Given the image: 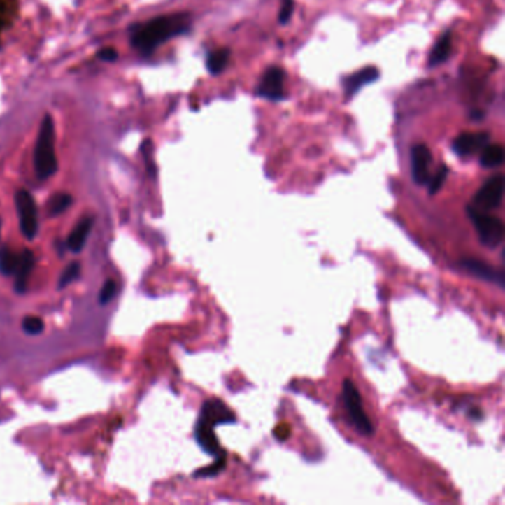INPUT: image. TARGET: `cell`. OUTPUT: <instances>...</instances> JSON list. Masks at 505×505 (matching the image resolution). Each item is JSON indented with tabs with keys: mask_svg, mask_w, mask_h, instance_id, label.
Here are the masks:
<instances>
[{
	"mask_svg": "<svg viewBox=\"0 0 505 505\" xmlns=\"http://www.w3.org/2000/svg\"><path fill=\"white\" fill-rule=\"evenodd\" d=\"M294 0H282V8L279 12V22L280 24H287V21L290 20L294 14Z\"/></svg>",
	"mask_w": 505,
	"mask_h": 505,
	"instance_id": "484cf974",
	"label": "cell"
},
{
	"mask_svg": "<svg viewBox=\"0 0 505 505\" xmlns=\"http://www.w3.org/2000/svg\"><path fill=\"white\" fill-rule=\"evenodd\" d=\"M257 92L271 101L282 99L285 97V71L279 67H270L264 73Z\"/></svg>",
	"mask_w": 505,
	"mask_h": 505,
	"instance_id": "52a82bcc",
	"label": "cell"
},
{
	"mask_svg": "<svg viewBox=\"0 0 505 505\" xmlns=\"http://www.w3.org/2000/svg\"><path fill=\"white\" fill-rule=\"evenodd\" d=\"M116 292H118V285H116V282H115V280H107V282L104 283L103 289H101L99 297H98L99 304H101V306L108 304V302H110L113 298H115Z\"/></svg>",
	"mask_w": 505,
	"mask_h": 505,
	"instance_id": "cb8c5ba5",
	"label": "cell"
},
{
	"mask_svg": "<svg viewBox=\"0 0 505 505\" xmlns=\"http://www.w3.org/2000/svg\"><path fill=\"white\" fill-rule=\"evenodd\" d=\"M199 420L212 425V427H218L222 424L234 422L236 416H234L233 411L227 406L224 401H221L218 399H211V400L205 401V405L201 406Z\"/></svg>",
	"mask_w": 505,
	"mask_h": 505,
	"instance_id": "ba28073f",
	"label": "cell"
},
{
	"mask_svg": "<svg viewBox=\"0 0 505 505\" xmlns=\"http://www.w3.org/2000/svg\"><path fill=\"white\" fill-rule=\"evenodd\" d=\"M490 143V136L486 132L462 134L452 144V148L461 157L471 156L482 151Z\"/></svg>",
	"mask_w": 505,
	"mask_h": 505,
	"instance_id": "30bf717a",
	"label": "cell"
},
{
	"mask_svg": "<svg viewBox=\"0 0 505 505\" xmlns=\"http://www.w3.org/2000/svg\"><path fill=\"white\" fill-rule=\"evenodd\" d=\"M34 168L41 180L52 176L58 169L55 155V126L49 115L45 116L34 150Z\"/></svg>",
	"mask_w": 505,
	"mask_h": 505,
	"instance_id": "7a4b0ae2",
	"label": "cell"
},
{
	"mask_svg": "<svg viewBox=\"0 0 505 505\" xmlns=\"http://www.w3.org/2000/svg\"><path fill=\"white\" fill-rule=\"evenodd\" d=\"M196 441L199 443V446L204 449L206 453L212 457H218L225 453L220 445V440L215 436V427H212L204 421H197L196 424Z\"/></svg>",
	"mask_w": 505,
	"mask_h": 505,
	"instance_id": "7c38bea8",
	"label": "cell"
},
{
	"mask_svg": "<svg viewBox=\"0 0 505 505\" xmlns=\"http://www.w3.org/2000/svg\"><path fill=\"white\" fill-rule=\"evenodd\" d=\"M504 176L502 175H495L489 178L483 185L481 190L477 192L476 197H474V206L478 211H492L497 209L501 201H502V196H504Z\"/></svg>",
	"mask_w": 505,
	"mask_h": 505,
	"instance_id": "8992f818",
	"label": "cell"
},
{
	"mask_svg": "<svg viewBox=\"0 0 505 505\" xmlns=\"http://www.w3.org/2000/svg\"><path fill=\"white\" fill-rule=\"evenodd\" d=\"M45 329V323L41 318L29 315L22 320V331L29 335H41Z\"/></svg>",
	"mask_w": 505,
	"mask_h": 505,
	"instance_id": "603a6c76",
	"label": "cell"
},
{
	"mask_svg": "<svg viewBox=\"0 0 505 505\" xmlns=\"http://www.w3.org/2000/svg\"><path fill=\"white\" fill-rule=\"evenodd\" d=\"M20 264V255L8 246L0 248V273L3 276H14Z\"/></svg>",
	"mask_w": 505,
	"mask_h": 505,
	"instance_id": "ac0fdd59",
	"label": "cell"
},
{
	"mask_svg": "<svg viewBox=\"0 0 505 505\" xmlns=\"http://www.w3.org/2000/svg\"><path fill=\"white\" fill-rule=\"evenodd\" d=\"M412 178L416 184L424 185L430 181V165L433 162L432 151L425 145L418 144L412 148Z\"/></svg>",
	"mask_w": 505,
	"mask_h": 505,
	"instance_id": "9c48e42d",
	"label": "cell"
},
{
	"mask_svg": "<svg viewBox=\"0 0 505 505\" xmlns=\"http://www.w3.org/2000/svg\"><path fill=\"white\" fill-rule=\"evenodd\" d=\"M34 264H36V258H34V254L31 250L25 249L21 252L20 255V264H18V269H17V280H15V290L17 294H24L25 290H27V285H29V279H30V274L34 269Z\"/></svg>",
	"mask_w": 505,
	"mask_h": 505,
	"instance_id": "4fadbf2b",
	"label": "cell"
},
{
	"mask_svg": "<svg viewBox=\"0 0 505 505\" xmlns=\"http://www.w3.org/2000/svg\"><path fill=\"white\" fill-rule=\"evenodd\" d=\"M467 212H469V217L476 227L482 245L486 248H497L502 243L504 225L497 217L489 215L488 212L478 211L473 206H470Z\"/></svg>",
	"mask_w": 505,
	"mask_h": 505,
	"instance_id": "3957f363",
	"label": "cell"
},
{
	"mask_svg": "<svg viewBox=\"0 0 505 505\" xmlns=\"http://www.w3.org/2000/svg\"><path fill=\"white\" fill-rule=\"evenodd\" d=\"M80 274V262L78 261H73L67 265V269L62 271L61 277H59V282H58V289H62L69 286L70 283H73L76 279H78Z\"/></svg>",
	"mask_w": 505,
	"mask_h": 505,
	"instance_id": "44dd1931",
	"label": "cell"
},
{
	"mask_svg": "<svg viewBox=\"0 0 505 505\" xmlns=\"http://www.w3.org/2000/svg\"><path fill=\"white\" fill-rule=\"evenodd\" d=\"M504 148L499 144H488L483 150H482V156H481V165L483 168L492 169V168H498L504 163Z\"/></svg>",
	"mask_w": 505,
	"mask_h": 505,
	"instance_id": "e0dca14e",
	"label": "cell"
},
{
	"mask_svg": "<svg viewBox=\"0 0 505 505\" xmlns=\"http://www.w3.org/2000/svg\"><path fill=\"white\" fill-rule=\"evenodd\" d=\"M73 204V197L67 193H58L48 204V213L50 217H57L64 212Z\"/></svg>",
	"mask_w": 505,
	"mask_h": 505,
	"instance_id": "ffe728a7",
	"label": "cell"
},
{
	"mask_svg": "<svg viewBox=\"0 0 505 505\" xmlns=\"http://www.w3.org/2000/svg\"><path fill=\"white\" fill-rule=\"evenodd\" d=\"M188 27H190V18L185 14L159 17L134 31L132 45L143 54H150L163 42L185 33Z\"/></svg>",
	"mask_w": 505,
	"mask_h": 505,
	"instance_id": "6da1fadb",
	"label": "cell"
},
{
	"mask_svg": "<svg viewBox=\"0 0 505 505\" xmlns=\"http://www.w3.org/2000/svg\"><path fill=\"white\" fill-rule=\"evenodd\" d=\"M92 225H94V217H85V218H82V220L78 222V225H76L74 229H73L71 234L69 236V241H67L66 246H67L70 250L76 252V254H78V252H80V250L83 249L86 241H87V237H90V233H91V230H92Z\"/></svg>",
	"mask_w": 505,
	"mask_h": 505,
	"instance_id": "5bb4252c",
	"label": "cell"
},
{
	"mask_svg": "<svg viewBox=\"0 0 505 505\" xmlns=\"http://www.w3.org/2000/svg\"><path fill=\"white\" fill-rule=\"evenodd\" d=\"M230 61V50L229 49H218L212 52L206 59V67L211 74H220Z\"/></svg>",
	"mask_w": 505,
	"mask_h": 505,
	"instance_id": "d6986e66",
	"label": "cell"
},
{
	"mask_svg": "<svg viewBox=\"0 0 505 505\" xmlns=\"http://www.w3.org/2000/svg\"><path fill=\"white\" fill-rule=\"evenodd\" d=\"M461 265H462V269H465L474 277H478V279L497 283L501 287L504 286V273L497 270L495 267H492V265L483 262V261L467 258V259L461 261Z\"/></svg>",
	"mask_w": 505,
	"mask_h": 505,
	"instance_id": "8fae6325",
	"label": "cell"
},
{
	"mask_svg": "<svg viewBox=\"0 0 505 505\" xmlns=\"http://www.w3.org/2000/svg\"><path fill=\"white\" fill-rule=\"evenodd\" d=\"M15 205L20 218V229L25 239L33 241L39 232V220H37V206L33 196L25 192L20 190L15 196Z\"/></svg>",
	"mask_w": 505,
	"mask_h": 505,
	"instance_id": "5b68a950",
	"label": "cell"
},
{
	"mask_svg": "<svg viewBox=\"0 0 505 505\" xmlns=\"http://www.w3.org/2000/svg\"><path fill=\"white\" fill-rule=\"evenodd\" d=\"M446 176H448V168L441 166L439 172L430 180V194H436L440 190L441 185H443V183L446 181Z\"/></svg>",
	"mask_w": 505,
	"mask_h": 505,
	"instance_id": "d4e9b609",
	"label": "cell"
},
{
	"mask_svg": "<svg viewBox=\"0 0 505 505\" xmlns=\"http://www.w3.org/2000/svg\"><path fill=\"white\" fill-rule=\"evenodd\" d=\"M225 457H227L225 453H222V455L215 457V461H213L212 465H208V467H205V469H201V470L196 471L194 476H196V477H213V476L220 474V473L224 470L225 462H227V458H225Z\"/></svg>",
	"mask_w": 505,
	"mask_h": 505,
	"instance_id": "7402d4cb",
	"label": "cell"
},
{
	"mask_svg": "<svg viewBox=\"0 0 505 505\" xmlns=\"http://www.w3.org/2000/svg\"><path fill=\"white\" fill-rule=\"evenodd\" d=\"M450 50H452V36L448 31L441 36L440 41L434 45L430 58H428V64L439 66L441 62H445L450 55Z\"/></svg>",
	"mask_w": 505,
	"mask_h": 505,
	"instance_id": "2e32d148",
	"label": "cell"
},
{
	"mask_svg": "<svg viewBox=\"0 0 505 505\" xmlns=\"http://www.w3.org/2000/svg\"><path fill=\"white\" fill-rule=\"evenodd\" d=\"M98 57H99L101 59H103V61H115V59L118 58V52H116L115 49L106 48V49L101 50V52L98 54Z\"/></svg>",
	"mask_w": 505,
	"mask_h": 505,
	"instance_id": "4316f807",
	"label": "cell"
},
{
	"mask_svg": "<svg viewBox=\"0 0 505 505\" xmlns=\"http://www.w3.org/2000/svg\"><path fill=\"white\" fill-rule=\"evenodd\" d=\"M343 399H344L346 409H347L350 418H351V422L355 424V427L357 428V432L364 434V436H371L374 433V425H372L371 420L368 418V415H366L364 411H363L362 396L359 393L357 387L355 385V383H353L351 380L344 381Z\"/></svg>",
	"mask_w": 505,
	"mask_h": 505,
	"instance_id": "277c9868",
	"label": "cell"
},
{
	"mask_svg": "<svg viewBox=\"0 0 505 505\" xmlns=\"http://www.w3.org/2000/svg\"><path fill=\"white\" fill-rule=\"evenodd\" d=\"M378 76H380V73H378V70L375 67H366V69L357 71L356 74L348 76V78L344 80L346 95L347 97L355 95L362 86L376 80Z\"/></svg>",
	"mask_w": 505,
	"mask_h": 505,
	"instance_id": "9a60e30c",
	"label": "cell"
}]
</instances>
